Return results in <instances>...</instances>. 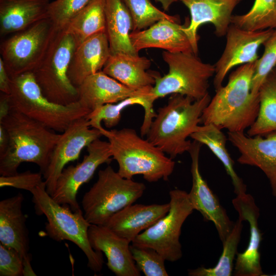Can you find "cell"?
<instances>
[{"label": "cell", "mask_w": 276, "mask_h": 276, "mask_svg": "<svg viewBox=\"0 0 276 276\" xmlns=\"http://www.w3.org/2000/svg\"><path fill=\"white\" fill-rule=\"evenodd\" d=\"M256 61L241 65L229 75L227 83L216 90L203 111L201 123L213 124L229 132H244L258 117L259 97L251 93Z\"/></svg>", "instance_id": "6da1fadb"}, {"label": "cell", "mask_w": 276, "mask_h": 276, "mask_svg": "<svg viewBox=\"0 0 276 276\" xmlns=\"http://www.w3.org/2000/svg\"><path fill=\"white\" fill-rule=\"evenodd\" d=\"M0 125L6 130L9 137L7 149L0 154L1 175L17 173V169L24 162L36 164L43 174L61 134L56 133L39 122L12 110L0 120Z\"/></svg>", "instance_id": "7a4b0ae2"}, {"label": "cell", "mask_w": 276, "mask_h": 276, "mask_svg": "<svg viewBox=\"0 0 276 276\" xmlns=\"http://www.w3.org/2000/svg\"><path fill=\"white\" fill-rule=\"evenodd\" d=\"M211 100L209 93L197 100L171 95L167 104L157 109L147 139L172 159L188 152L192 142L188 138L201 123L203 111Z\"/></svg>", "instance_id": "3957f363"}, {"label": "cell", "mask_w": 276, "mask_h": 276, "mask_svg": "<svg viewBox=\"0 0 276 276\" xmlns=\"http://www.w3.org/2000/svg\"><path fill=\"white\" fill-rule=\"evenodd\" d=\"M100 131L108 140L112 158L118 163V172L122 177L132 179L142 175L150 182L168 180L175 162L147 139L140 136L134 129L108 130L103 128Z\"/></svg>", "instance_id": "277c9868"}, {"label": "cell", "mask_w": 276, "mask_h": 276, "mask_svg": "<svg viewBox=\"0 0 276 276\" xmlns=\"http://www.w3.org/2000/svg\"><path fill=\"white\" fill-rule=\"evenodd\" d=\"M10 78V110L20 112L51 130L62 133L90 112L78 101L66 105L50 101L42 93L33 72Z\"/></svg>", "instance_id": "5b68a950"}, {"label": "cell", "mask_w": 276, "mask_h": 276, "mask_svg": "<svg viewBox=\"0 0 276 276\" xmlns=\"http://www.w3.org/2000/svg\"><path fill=\"white\" fill-rule=\"evenodd\" d=\"M44 181L30 191L36 213L47 219V234L57 242L66 240L80 248L87 259V266L95 272H100L104 263L102 252L91 246L88 229L91 225L80 209L73 211L55 201L47 192Z\"/></svg>", "instance_id": "8992f818"}, {"label": "cell", "mask_w": 276, "mask_h": 276, "mask_svg": "<svg viewBox=\"0 0 276 276\" xmlns=\"http://www.w3.org/2000/svg\"><path fill=\"white\" fill-rule=\"evenodd\" d=\"M142 182L122 177L110 166L98 172V178L83 195L84 216L90 224L104 225L110 217L142 197Z\"/></svg>", "instance_id": "52a82bcc"}, {"label": "cell", "mask_w": 276, "mask_h": 276, "mask_svg": "<svg viewBox=\"0 0 276 276\" xmlns=\"http://www.w3.org/2000/svg\"><path fill=\"white\" fill-rule=\"evenodd\" d=\"M76 48L72 35L58 30L41 61L33 73L44 96L61 105L77 102L78 88L68 76L70 64Z\"/></svg>", "instance_id": "ba28073f"}, {"label": "cell", "mask_w": 276, "mask_h": 276, "mask_svg": "<svg viewBox=\"0 0 276 276\" xmlns=\"http://www.w3.org/2000/svg\"><path fill=\"white\" fill-rule=\"evenodd\" d=\"M162 57L168 65L169 71L156 79L152 90L156 100L178 94L197 100L209 93V80L215 73L214 65L203 62L193 52L164 51Z\"/></svg>", "instance_id": "9c48e42d"}, {"label": "cell", "mask_w": 276, "mask_h": 276, "mask_svg": "<svg viewBox=\"0 0 276 276\" xmlns=\"http://www.w3.org/2000/svg\"><path fill=\"white\" fill-rule=\"evenodd\" d=\"M168 212L151 226L139 234L132 244L152 248L166 261L174 262L182 256L180 236L182 226L193 212L188 193L174 189L169 192Z\"/></svg>", "instance_id": "30bf717a"}, {"label": "cell", "mask_w": 276, "mask_h": 276, "mask_svg": "<svg viewBox=\"0 0 276 276\" xmlns=\"http://www.w3.org/2000/svg\"><path fill=\"white\" fill-rule=\"evenodd\" d=\"M58 30L49 18L14 33L1 45V58L10 78L33 72Z\"/></svg>", "instance_id": "8fae6325"}, {"label": "cell", "mask_w": 276, "mask_h": 276, "mask_svg": "<svg viewBox=\"0 0 276 276\" xmlns=\"http://www.w3.org/2000/svg\"><path fill=\"white\" fill-rule=\"evenodd\" d=\"M87 151L81 163L63 169L51 195L57 203L68 205L73 211L81 209L76 198L80 187L89 181L100 165L112 159L109 142L98 139L87 147Z\"/></svg>", "instance_id": "7c38bea8"}, {"label": "cell", "mask_w": 276, "mask_h": 276, "mask_svg": "<svg viewBox=\"0 0 276 276\" xmlns=\"http://www.w3.org/2000/svg\"><path fill=\"white\" fill-rule=\"evenodd\" d=\"M102 135L99 130L90 129L85 117L76 120L61 134L52 152L48 166L42 174L46 191L51 196L65 165L78 159L84 148Z\"/></svg>", "instance_id": "4fadbf2b"}, {"label": "cell", "mask_w": 276, "mask_h": 276, "mask_svg": "<svg viewBox=\"0 0 276 276\" xmlns=\"http://www.w3.org/2000/svg\"><path fill=\"white\" fill-rule=\"evenodd\" d=\"M274 29L248 31L231 24L226 34V42L220 58L214 64L213 84L215 90L222 86L227 74L234 67L259 59V47L272 34Z\"/></svg>", "instance_id": "5bb4252c"}, {"label": "cell", "mask_w": 276, "mask_h": 276, "mask_svg": "<svg viewBox=\"0 0 276 276\" xmlns=\"http://www.w3.org/2000/svg\"><path fill=\"white\" fill-rule=\"evenodd\" d=\"M202 145L194 140L188 151L191 159L192 178V185L188 197L194 210L201 214L204 220L213 223L223 243L231 232L235 222L231 220L225 210L200 173L199 162Z\"/></svg>", "instance_id": "9a60e30c"}, {"label": "cell", "mask_w": 276, "mask_h": 276, "mask_svg": "<svg viewBox=\"0 0 276 276\" xmlns=\"http://www.w3.org/2000/svg\"><path fill=\"white\" fill-rule=\"evenodd\" d=\"M22 194L0 201V242L16 250L24 261V275H36L29 253V238L26 224L27 217L22 211Z\"/></svg>", "instance_id": "2e32d148"}, {"label": "cell", "mask_w": 276, "mask_h": 276, "mask_svg": "<svg viewBox=\"0 0 276 276\" xmlns=\"http://www.w3.org/2000/svg\"><path fill=\"white\" fill-rule=\"evenodd\" d=\"M227 140L240 153L241 165L255 166L268 178L276 197V130L263 135L247 136L244 132H228Z\"/></svg>", "instance_id": "e0dca14e"}, {"label": "cell", "mask_w": 276, "mask_h": 276, "mask_svg": "<svg viewBox=\"0 0 276 276\" xmlns=\"http://www.w3.org/2000/svg\"><path fill=\"white\" fill-rule=\"evenodd\" d=\"M189 10L191 20L182 30L189 38L194 53L198 54L199 27L206 23L213 25L218 37L226 35L231 24L233 12L241 0H179Z\"/></svg>", "instance_id": "ac0fdd59"}, {"label": "cell", "mask_w": 276, "mask_h": 276, "mask_svg": "<svg viewBox=\"0 0 276 276\" xmlns=\"http://www.w3.org/2000/svg\"><path fill=\"white\" fill-rule=\"evenodd\" d=\"M233 205L238 212V219L247 221L249 227V240L245 250L237 253L234 266L236 276H263L259 251L262 234L259 228L260 210L254 197L248 194L237 195L232 200Z\"/></svg>", "instance_id": "d6986e66"}, {"label": "cell", "mask_w": 276, "mask_h": 276, "mask_svg": "<svg viewBox=\"0 0 276 276\" xmlns=\"http://www.w3.org/2000/svg\"><path fill=\"white\" fill-rule=\"evenodd\" d=\"M88 238L92 248L104 253L108 269L117 276H140L130 249V242L104 225L91 224Z\"/></svg>", "instance_id": "ffe728a7"}, {"label": "cell", "mask_w": 276, "mask_h": 276, "mask_svg": "<svg viewBox=\"0 0 276 276\" xmlns=\"http://www.w3.org/2000/svg\"><path fill=\"white\" fill-rule=\"evenodd\" d=\"M153 87L133 90L101 71L87 77L77 87L78 101L91 112L106 104L116 103L129 97L149 94Z\"/></svg>", "instance_id": "44dd1931"}, {"label": "cell", "mask_w": 276, "mask_h": 276, "mask_svg": "<svg viewBox=\"0 0 276 276\" xmlns=\"http://www.w3.org/2000/svg\"><path fill=\"white\" fill-rule=\"evenodd\" d=\"M184 26L167 19H161L145 30L132 31L129 34L130 40L137 53L147 48L161 49L171 53H194L182 30Z\"/></svg>", "instance_id": "7402d4cb"}, {"label": "cell", "mask_w": 276, "mask_h": 276, "mask_svg": "<svg viewBox=\"0 0 276 276\" xmlns=\"http://www.w3.org/2000/svg\"><path fill=\"white\" fill-rule=\"evenodd\" d=\"M169 203L131 204L113 215L104 226L130 242L169 211Z\"/></svg>", "instance_id": "603a6c76"}, {"label": "cell", "mask_w": 276, "mask_h": 276, "mask_svg": "<svg viewBox=\"0 0 276 276\" xmlns=\"http://www.w3.org/2000/svg\"><path fill=\"white\" fill-rule=\"evenodd\" d=\"M110 54L106 32L94 35L78 45L68 70L73 85L78 87L87 77L101 71Z\"/></svg>", "instance_id": "cb8c5ba5"}, {"label": "cell", "mask_w": 276, "mask_h": 276, "mask_svg": "<svg viewBox=\"0 0 276 276\" xmlns=\"http://www.w3.org/2000/svg\"><path fill=\"white\" fill-rule=\"evenodd\" d=\"M151 60L139 55L123 53L111 54L102 71L126 86L133 90H141L153 87L158 72L147 70Z\"/></svg>", "instance_id": "d4e9b609"}, {"label": "cell", "mask_w": 276, "mask_h": 276, "mask_svg": "<svg viewBox=\"0 0 276 276\" xmlns=\"http://www.w3.org/2000/svg\"><path fill=\"white\" fill-rule=\"evenodd\" d=\"M49 0H0V33L22 31L49 18Z\"/></svg>", "instance_id": "484cf974"}, {"label": "cell", "mask_w": 276, "mask_h": 276, "mask_svg": "<svg viewBox=\"0 0 276 276\" xmlns=\"http://www.w3.org/2000/svg\"><path fill=\"white\" fill-rule=\"evenodd\" d=\"M156 99L152 92L148 95L131 97L116 103L102 105L89 113L85 118L90 127L100 131L103 128L102 121L107 128L117 126L121 119L122 111L129 106L139 105L144 110V118L141 127V135H146L156 112L153 110V103Z\"/></svg>", "instance_id": "4316f807"}, {"label": "cell", "mask_w": 276, "mask_h": 276, "mask_svg": "<svg viewBox=\"0 0 276 276\" xmlns=\"http://www.w3.org/2000/svg\"><path fill=\"white\" fill-rule=\"evenodd\" d=\"M104 1L106 32L111 54L123 53L139 55L130 40L129 34L132 30V22L124 2L123 0Z\"/></svg>", "instance_id": "83f0119b"}, {"label": "cell", "mask_w": 276, "mask_h": 276, "mask_svg": "<svg viewBox=\"0 0 276 276\" xmlns=\"http://www.w3.org/2000/svg\"><path fill=\"white\" fill-rule=\"evenodd\" d=\"M190 137L206 146L223 165L229 176L236 195L246 193V186L234 169V162L226 147V136L221 129L211 124L198 125Z\"/></svg>", "instance_id": "f1b7e54d"}, {"label": "cell", "mask_w": 276, "mask_h": 276, "mask_svg": "<svg viewBox=\"0 0 276 276\" xmlns=\"http://www.w3.org/2000/svg\"><path fill=\"white\" fill-rule=\"evenodd\" d=\"M74 37L76 47L87 38L106 32L104 0H91L64 29Z\"/></svg>", "instance_id": "f546056e"}, {"label": "cell", "mask_w": 276, "mask_h": 276, "mask_svg": "<svg viewBox=\"0 0 276 276\" xmlns=\"http://www.w3.org/2000/svg\"><path fill=\"white\" fill-rule=\"evenodd\" d=\"M260 107L248 136L265 135L276 130V66L267 75L259 90Z\"/></svg>", "instance_id": "4dcf8cb0"}, {"label": "cell", "mask_w": 276, "mask_h": 276, "mask_svg": "<svg viewBox=\"0 0 276 276\" xmlns=\"http://www.w3.org/2000/svg\"><path fill=\"white\" fill-rule=\"evenodd\" d=\"M243 228L242 221L239 219L225 241L223 250L216 265L211 268L203 266L188 270L190 276H231L234 269V260L237 254V248Z\"/></svg>", "instance_id": "1f68e13d"}, {"label": "cell", "mask_w": 276, "mask_h": 276, "mask_svg": "<svg viewBox=\"0 0 276 276\" xmlns=\"http://www.w3.org/2000/svg\"><path fill=\"white\" fill-rule=\"evenodd\" d=\"M231 24L248 31L276 29V0H255L246 13L233 15Z\"/></svg>", "instance_id": "d6a6232c"}, {"label": "cell", "mask_w": 276, "mask_h": 276, "mask_svg": "<svg viewBox=\"0 0 276 276\" xmlns=\"http://www.w3.org/2000/svg\"><path fill=\"white\" fill-rule=\"evenodd\" d=\"M132 19V31L148 28L158 21L167 19L179 22L177 16L170 15L155 7L150 0H123Z\"/></svg>", "instance_id": "836d02e7"}, {"label": "cell", "mask_w": 276, "mask_h": 276, "mask_svg": "<svg viewBox=\"0 0 276 276\" xmlns=\"http://www.w3.org/2000/svg\"><path fill=\"white\" fill-rule=\"evenodd\" d=\"M136 267L146 276H168L165 259L155 249L131 244L130 246Z\"/></svg>", "instance_id": "e575fe53"}, {"label": "cell", "mask_w": 276, "mask_h": 276, "mask_svg": "<svg viewBox=\"0 0 276 276\" xmlns=\"http://www.w3.org/2000/svg\"><path fill=\"white\" fill-rule=\"evenodd\" d=\"M263 54L256 63V66L251 85V93L255 97L259 96V90L262 83L276 66V29L264 42Z\"/></svg>", "instance_id": "d590c367"}, {"label": "cell", "mask_w": 276, "mask_h": 276, "mask_svg": "<svg viewBox=\"0 0 276 276\" xmlns=\"http://www.w3.org/2000/svg\"><path fill=\"white\" fill-rule=\"evenodd\" d=\"M90 1L55 0L50 4L49 18L57 30H64Z\"/></svg>", "instance_id": "8d00e7d4"}, {"label": "cell", "mask_w": 276, "mask_h": 276, "mask_svg": "<svg viewBox=\"0 0 276 276\" xmlns=\"http://www.w3.org/2000/svg\"><path fill=\"white\" fill-rule=\"evenodd\" d=\"M0 275H24V261L14 249L0 244Z\"/></svg>", "instance_id": "74e56055"}, {"label": "cell", "mask_w": 276, "mask_h": 276, "mask_svg": "<svg viewBox=\"0 0 276 276\" xmlns=\"http://www.w3.org/2000/svg\"><path fill=\"white\" fill-rule=\"evenodd\" d=\"M42 173H33L27 171L22 173H17L10 176H1L0 187H11L17 189L30 191L43 181Z\"/></svg>", "instance_id": "f35d334b"}, {"label": "cell", "mask_w": 276, "mask_h": 276, "mask_svg": "<svg viewBox=\"0 0 276 276\" xmlns=\"http://www.w3.org/2000/svg\"><path fill=\"white\" fill-rule=\"evenodd\" d=\"M11 78L6 68L2 58H0V90L2 93L10 94Z\"/></svg>", "instance_id": "ab89813d"}, {"label": "cell", "mask_w": 276, "mask_h": 276, "mask_svg": "<svg viewBox=\"0 0 276 276\" xmlns=\"http://www.w3.org/2000/svg\"><path fill=\"white\" fill-rule=\"evenodd\" d=\"M10 111L9 95L1 92L0 120L4 118Z\"/></svg>", "instance_id": "60d3db41"}, {"label": "cell", "mask_w": 276, "mask_h": 276, "mask_svg": "<svg viewBox=\"0 0 276 276\" xmlns=\"http://www.w3.org/2000/svg\"><path fill=\"white\" fill-rule=\"evenodd\" d=\"M9 143L8 133L5 128L0 125V154L7 149Z\"/></svg>", "instance_id": "b9f144b4"}, {"label": "cell", "mask_w": 276, "mask_h": 276, "mask_svg": "<svg viewBox=\"0 0 276 276\" xmlns=\"http://www.w3.org/2000/svg\"><path fill=\"white\" fill-rule=\"evenodd\" d=\"M155 2L159 3L161 4L162 8L164 11H168L170 7L171 6V5L173 3L179 1V0H155Z\"/></svg>", "instance_id": "7bdbcfd3"}, {"label": "cell", "mask_w": 276, "mask_h": 276, "mask_svg": "<svg viewBox=\"0 0 276 276\" xmlns=\"http://www.w3.org/2000/svg\"><path fill=\"white\" fill-rule=\"evenodd\" d=\"M272 275V276H276V273H275L274 274H272V275Z\"/></svg>", "instance_id": "ee69618b"}]
</instances>
